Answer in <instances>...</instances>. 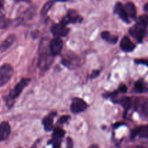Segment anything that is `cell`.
<instances>
[{
	"label": "cell",
	"mask_w": 148,
	"mask_h": 148,
	"mask_svg": "<svg viewBox=\"0 0 148 148\" xmlns=\"http://www.w3.org/2000/svg\"><path fill=\"white\" fill-rule=\"evenodd\" d=\"M10 132L11 128L8 122L3 121L0 123V142L8 139Z\"/></svg>",
	"instance_id": "30bf717a"
},
{
	"label": "cell",
	"mask_w": 148,
	"mask_h": 148,
	"mask_svg": "<svg viewBox=\"0 0 148 148\" xmlns=\"http://www.w3.org/2000/svg\"><path fill=\"white\" fill-rule=\"evenodd\" d=\"M16 2H23V1H25V2H27L28 0H15Z\"/></svg>",
	"instance_id": "f546056e"
},
{
	"label": "cell",
	"mask_w": 148,
	"mask_h": 148,
	"mask_svg": "<svg viewBox=\"0 0 148 148\" xmlns=\"http://www.w3.org/2000/svg\"><path fill=\"white\" fill-rule=\"evenodd\" d=\"M144 10H145V11H146L147 12H148V3H147L146 5L144 6Z\"/></svg>",
	"instance_id": "83f0119b"
},
{
	"label": "cell",
	"mask_w": 148,
	"mask_h": 148,
	"mask_svg": "<svg viewBox=\"0 0 148 148\" xmlns=\"http://www.w3.org/2000/svg\"><path fill=\"white\" fill-rule=\"evenodd\" d=\"M30 82L29 79H23L20 81V82H18L16 85H15V87L10 91L9 95V99L10 100L12 99H15L22 93L23 90L25 88V86L28 84V83Z\"/></svg>",
	"instance_id": "7a4b0ae2"
},
{
	"label": "cell",
	"mask_w": 148,
	"mask_h": 148,
	"mask_svg": "<svg viewBox=\"0 0 148 148\" xmlns=\"http://www.w3.org/2000/svg\"><path fill=\"white\" fill-rule=\"evenodd\" d=\"M87 108V104L85 101L79 97L73 99L71 105V110L73 113H80L84 112Z\"/></svg>",
	"instance_id": "3957f363"
},
{
	"label": "cell",
	"mask_w": 148,
	"mask_h": 148,
	"mask_svg": "<svg viewBox=\"0 0 148 148\" xmlns=\"http://www.w3.org/2000/svg\"><path fill=\"white\" fill-rule=\"evenodd\" d=\"M52 55H49L47 52H44L40 55L39 59V67L42 70H47L52 65Z\"/></svg>",
	"instance_id": "8992f818"
},
{
	"label": "cell",
	"mask_w": 148,
	"mask_h": 148,
	"mask_svg": "<svg viewBox=\"0 0 148 148\" xmlns=\"http://www.w3.org/2000/svg\"><path fill=\"white\" fill-rule=\"evenodd\" d=\"M89 148H99V147L97 145H91Z\"/></svg>",
	"instance_id": "f1b7e54d"
},
{
	"label": "cell",
	"mask_w": 148,
	"mask_h": 148,
	"mask_svg": "<svg viewBox=\"0 0 148 148\" xmlns=\"http://www.w3.org/2000/svg\"><path fill=\"white\" fill-rule=\"evenodd\" d=\"M125 9H126V12H127L128 15L130 16L131 18L134 19L136 17V7L134 5L132 2H127L125 5Z\"/></svg>",
	"instance_id": "e0dca14e"
},
{
	"label": "cell",
	"mask_w": 148,
	"mask_h": 148,
	"mask_svg": "<svg viewBox=\"0 0 148 148\" xmlns=\"http://www.w3.org/2000/svg\"><path fill=\"white\" fill-rule=\"evenodd\" d=\"M137 23L139 25H142L143 27L146 28L148 25V16L147 15H142L141 16H139V18H138Z\"/></svg>",
	"instance_id": "44dd1931"
},
{
	"label": "cell",
	"mask_w": 148,
	"mask_h": 148,
	"mask_svg": "<svg viewBox=\"0 0 148 148\" xmlns=\"http://www.w3.org/2000/svg\"><path fill=\"white\" fill-rule=\"evenodd\" d=\"M65 131L63 129H60V128H57L55 129L53 132V135H52V140H60L65 135Z\"/></svg>",
	"instance_id": "d6986e66"
},
{
	"label": "cell",
	"mask_w": 148,
	"mask_h": 148,
	"mask_svg": "<svg viewBox=\"0 0 148 148\" xmlns=\"http://www.w3.org/2000/svg\"><path fill=\"white\" fill-rule=\"evenodd\" d=\"M99 71H93L92 74V75H91V78H92V79H93V78L97 77V76L98 75H99Z\"/></svg>",
	"instance_id": "4316f807"
},
{
	"label": "cell",
	"mask_w": 148,
	"mask_h": 148,
	"mask_svg": "<svg viewBox=\"0 0 148 148\" xmlns=\"http://www.w3.org/2000/svg\"><path fill=\"white\" fill-rule=\"evenodd\" d=\"M135 62L137 64H142L148 66V60L147 59H136L135 60Z\"/></svg>",
	"instance_id": "cb8c5ba5"
},
{
	"label": "cell",
	"mask_w": 148,
	"mask_h": 148,
	"mask_svg": "<svg viewBox=\"0 0 148 148\" xmlns=\"http://www.w3.org/2000/svg\"><path fill=\"white\" fill-rule=\"evenodd\" d=\"M15 36L12 34V35H10L9 36L7 37L6 39L2 43V45H0V51L1 52H5L6 50H8L10 47L12 45V44L15 42Z\"/></svg>",
	"instance_id": "4fadbf2b"
},
{
	"label": "cell",
	"mask_w": 148,
	"mask_h": 148,
	"mask_svg": "<svg viewBox=\"0 0 148 148\" xmlns=\"http://www.w3.org/2000/svg\"><path fill=\"white\" fill-rule=\"evenodd\" d=\"M55 115L49 114V116L45 117L42 121V123L44 125L45 129L47 132H49L52 129L53 126V117Z\"/></svg>",
	"instance_id": "9a60e30c"
},
{
	"label": "cell",
	"mask_w": 148,
	"mask_h": 148,
	"mask_svg": "<svg viewBox=\"0 0 148 148\" xmlns=\"http://www.w3.org/2000/svg\"><path fill=\"white\" fill-rule=\"evenodd\" d=\"M136 148H145V147H142V146H139V147H137Z\"/></svg>",
	"instance_id": "4dcf8cb0"
},
{
	"label": "cell",
	"mask_w": 148,
	"mask_h": 148,
	"mask_svg": "<svg viewBox=\"0 0 148 148\" xmlns=\"http://www.w3.org/2000/svg\"><path fill=\"white\" fill-rule=\"evenodd\" d=\"M55 2H57L56 0H49V1H48V2L44 5L43 8H42V11H41L42 15H43V16L46 15L47 14V12H49V10H50V8L53 6L54 3H55Z\"/></svg>",
	"instance_id": "ffe728a7"
},
{
	"label": "cell",
	"mask_w": 148,
	"mask_h": 148,
	"mask_svg": "<svg viewBox=\"0 0 148 148\" xmlns=\"http://www.w3.org/2000/svg\"><path fill=\"white\" fill-rule=\"evenodd\" d=\"M145 28H146L136 23V25H134L132 28L129 29V33L132 36L134 37L138 42H142V39L145 35Z\"/></svg>",
	"instance_id": "277c9868"
},
{
	"label": "cell",
	"mask_w": 148,
	"mask_h": 148,
	"mask_svg": "<svg viewBox=\"0 0 148 148\" xmlns=\"http://www.w3.org/2000/svg\"><path fill=\"white\" fill-rule=\"evenodd\" d=\"M119 91L121 92H126V91H127V87H126L125 85H121V86L119 87Z\"/></svg>",
	"instance_id": "484cf974"
},
{
	"label": "cell",
	"mask_w": 148,
	"mask_h": 148,
	"mask_svg": "<svg viewBox=\"0 0 148 148\" xmlns=\"http://www.w3.org/2000/svg\"><path fill=\"white\" fill-rule=\"evenodd\" d=\"M69 119L70 117L68 116H62V117L60 118L59 120H58V123H60V124H63V123H65Z\"/></svg>",
	"instance_id": "d4e9b609"
},
{
	"label": "cell",
	"mask_w": 148,
	"mask_h": 148,
	"mask_svg": "<svg viewBox=\"0 0 148 148\" xmlns=\"http://www.w3.org/2000/svg\"><path fill=\"white\" fill-rule=\"evenodd\" d=\"M13 73V68L9 64H4L0 67V86H3L10 80Z\"/></svg>",
	"instance_id": "6da1fadb"
},
{
	"label": "cell",
	"mask_w": 148,
	"mask_h": 148,
	"mask_svg": "<svg viewBox=\"0 0 148 148\" xmlns=\"http://www.w3.org/2000/svg\"><path fill=\"white\" fill-rule=\"evenodd\" d=\"M101 36L103 39H105V41H107L110 44H116L119 40V37L117 36L112 35L110 32L108 31H103V32L101 34Z\"/></svg>",
	"instance_id": "5bb4252c"
},
{
	"label": "cell",
	"mask_w": 148,
	"mask_h": 148,
	"mask_svg": "<svg viewBox=\"0 0 148 148\" xmlns=\"http://www.w3.org/2000/svg\"><path fill=\"white\" fill-rule=\"evenodd\" d=\"M147 90V88L145 86V83L142 81H138L135 83L134 88V91L136 93H142V92H145V91Z\"/></svg>",
	"instance_id": "ac0fdd59"
},
{
	"label": "cell",
	"mask_w": 148,
	"mask_h": 148,
	"mask_svg": "<svg viewBox=\"0 0 148 148\" xmlns=\"http://www.w3.org/2000/svg\"><path fill=\"white\" fill-rule=\"evenodd\" d=\"M62 41L60 39L59 37H56L52 39L49 44V51L52 55H59L61 52L63 46Z\"/></svg>",
	"instance_id": "5b68a950"
},
{
	"label": "cell",
	"mask_w": 148,
	"mask_h": 148,
	"mask_svg": "<svg viewBox=\"0 0 148 148\" xmlns=\"http://www.w3.org/2000/svg\"><path fill=\"white\" fill-rule=\"evenodd\" d=\"M114 102L117 104H120L121 105H122L124 108L126 110H128L132 106V101L131 98L128 97H123L119 99L118 100H115Z\"/></svg>",
	"instance_id": "2e32d148"
},
{
	"label": "cell",
	"mask_w": 148,
	"mask_h": 148,
	"mask_svg": "<svg viewBox=\"0 0 148 148\" xmlns=\"http://www.w3.org/2000/svg\"><path fill=\"white\" fill-rule=\"evenodd\" d=\"M142 113L145 117L148 118V102H146L142 105Z\"/></svg>",
	"instance_id": "7402d4cb"
},
{
	"label": "cell",
	"mask_w": 148,
	"mask_h": 148,
	"mask_svg": "<svg viewBox=\"0 0 148 148\" xmlns=\"http://www.w3.org/2000/svg\"><path fill=\"white\" fill-rule=\"evenodd\" d=\"M67 148H68V147H67Z\"/></svg>",
	"instance_id": "1f68e13d"
},
{
	"label": "cell",
	"mask_w": 148,
	"mask_h": 148,
	"mask_svg": "<svg viewBox=\"0 0 148 148\" xmlns=\"http://www.w3.org/2000/svg\"><path fill=\"white\" fill-rule=\"evenodd\" d=\"M52 32L57 37L65 36L68 35L69 29L67 28L66 25L60 23L56 24V25H54L52 26Z\"/></svg>",
	"instance_id": "ba28073f"
},
{
	"label": "cell",
	"mask_w": 148,
	"mask_h": 148,
	"mask_svg": "<svg viewBox=\"0 0 148 148\" xmlns=\"http://www.w3.org/2000/svg\"><path fill=\"white\" fill-rule=\"evenodd\" d=\"M35 12L36 10L34 8H31L30 10H28L25 12V18H26V19H30V18H32L34 15V14H35Z\"/></svg>",
	"instance_id": "603a6c76"
},
{
	"label": "cell",
	"mask_w": 148,
	"mask_h": 148,
	"mask_svg": "<svg viewBox=\"0 0 148 148\" xmlns=\"http://www.w3.org/2000/svg\"><path fill=\"white\" fill-rule=\"evenodd\" d=\"M121 48L124 52H132L134 49L135 45L128 36H124L121 42Z\"/></svg>",
	"instance_id": "8fae6325"
},
{
	"label": "cell",
	"mask_w": 148,
	"mask_h": 148,
	"mask_svg": "<svg viewBox=\"0 0 148 148\" xmlns=\"http://www.w3.org/2000/svg\"><path fill=\"white\" fill-rule=\"evenodd\" d=\"M132 137L139 136L141 138H148V125L139 126L133 131Z\"/></svg>",
	"instance_id": "7c38bea8"
},
{
	"label": "cell",
	"mask_w": 148,
	"mask_h": 148,
	"mask_svg": "<svg viewBox=\"0 0 148 148\" xmlns=\"http://www.w3.org/2000/svg\"><path fill=\"white\" fill-rule=\"evenodd\" d=\"M114 12H116L117 15H119V16L120 17V18L121 20H123L124 22L129 23V15H128L127 12H126V9H125V7L122 5L120 2H118L117 4L115 6Z\"/></svg>",
	"instance_id": "9c48e42d"
},
{
	"label": "cell",
	"mask_w": 148,
	"mask_h": 148,
	"mask_svg": "<svg viewBox=\"0 0 148 148\" xmlns=\"http://www.w3.org/2000/svg\"><path fill=\"white\" fill-rule=\"evenodd\" d=\"M81 21L80 15H78L77 12L74 10H70L68 12L66 16L62 19L61 23L67 25L69 23H75L76 22H79Z\"/></svg>",
	"instance_id": "52a82bcc"
}]
</instances>
